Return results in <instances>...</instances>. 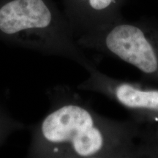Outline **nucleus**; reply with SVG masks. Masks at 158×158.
<instances>
[{
	"label": "nucleus",
	"instance_id": "obj_3",
	"mask_svg": "<svg viewBox=\"0 0 158 158\" xmlns=\"http://www.w3.org/2000/svg\"><path fill=\"white\" fill-rule=\"evenodd\" d=\"M83 49L119 59L138 69L147 80L158 84V22L124 18L76 38Z\"/></svg>",
	"mask_w": 158,
	"mask_h": 158
},
{
	"label": "nucleus",
	"instance_id": "obj_4",
	"mask_svg": "<svg viewBox=\"0 0 158 158\" xmlns=\"http://www.w3.org/2000/svg\"><path fill=\"white\" fill-rule=\"evenodd\" d=\"M88 73L89 77L77 86L78 89L95 92L113 100L143 128L147 136L145 141L158 139V88L113 78L97 68Z\"/></svg>",
	"mask_w": 158,
	"mask_h": 158
},
{
	"label": "nucleus",
	"instance_id": "obj_6",
	"mask_svg": "<svg viewBox=\"0 0 158 158\" xmlns=\"http://www.w3.org/2000/svg\"><path fill=\"white\" fill-rule=\"evenodd\" d=\"M28 126L13 117L9 111L0 104V147L13 133L25 130Z\"/></svg>",
	"mask_w": 158,
	"mask_h": 158
},
{
	"label": "nucleus",
	"instance_id": "obj_2",
	"mask_svg": "<svg viewBox=\"0 0 158 158\" xmlns=\"http://www.w3.org/2000/svg\"><path fill=\"white\" fill-rule=\"evenodd\" d=\"M0 41L68 59L87 72L97 68L54 0H0Z\"/></svg>",
	"mask_w": 158,
	"mask_h": 158
},
{
	"label": "nucleus",
	"instance_id": "obj_5",
	"mask_svg": "<svg viewBox=\"0 0 158 158\" xmlns=\"http://www.w3.org/2000/svg\"><path fill=\"white\" fill-rule=\"evenodd\" d=\"M126 0H62L76 38L123 19Z\"/></svg>",
	"mask_w": 158,
	"mask_h": 158
},
{
	"label": "nucleus",
	"instance_id": "obj_7",
	"mask_svg": "<svg viewBox=\"0 0 158 158\" xmlns=\"http://www.w3.org/2000/svg\"><path fill=\"white\" fill-rule=\"evenodd\" d=\"M138 157H158V139L141 141L138 146Z\"/></svg>",
	"mask_w": 158,
	"mask_h": 158
},
{
	"label": "nucleus",
	"instance_id": "obj_1",
	"mask_svg": "<svg viewBox=\"0 0 158 158\" xmlns=\"http://www.w3.org/2000/svg\"><path fill=\"white\" fill-rule=\"evenodd\" d=\"M50 107L40 121L27 128L31 158H134L143 127L132 118L116 120L96 112L68 85L46 92Z\"/></svg>",
	"mask_w": 158,
	"mask_h": 158
}]
</instances>
